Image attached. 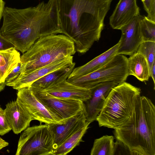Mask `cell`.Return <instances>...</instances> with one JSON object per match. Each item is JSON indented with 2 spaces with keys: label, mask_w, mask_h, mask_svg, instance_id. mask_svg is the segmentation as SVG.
<instances>
[{
  "label": "cell",
  "mask_w": 155,
  "mask_h": 155,
  "mask_svg": "<svg viewBox=\"0 0 155 155\" xmlns=\"http://www.w3.org/2000/svg\"><path fill=\"white\" fill-rule=\"evenodd\" d=\"M73 62V56L58 60L27 74L19 75L8 86L18 90L22 88L30 87L35 81L48 74L64 67H69Z\"/></svg>",
  "instance_id": "cell-12"
},
{
  "label": "cell",
  "mask_w": 155,
  "mask_h": 155,
  "mask_svg": "<svg viewBox=\"0 0 155 155\" xmlns=\"http://www.w3.org/2000/svg\"><path fill=\"white\" fill-rule=\"evenodd\" d=\"M20 53L14 48L0 51V82H5L8 75L21 62Z\"/></svg>",
  "instance_id": "cell-20"
},
{
  "label": "cell",
  "mask_w": 155,
  "mask_h": 155,
  "mask_svg": "<svg viewBox=\"0 0 155 155\" xmlns=\"http://www.w3.org/2000/svg\"><path fill=\"white\" fill-rule=\"evenodd\" d=\"M141 89L124 81L113 88L96 120L100 127L115 129L132 116L140 96Z\"/></svg>",
  "instance_id": "cell-5"
},
{
  "label": "cell",
  "mask_w": 155,
  "mask_h": 155,
  "mask_svg": "<svg viewBox=\"0 0 155 155\" xmlns=\"http://www.w3.org/2000/svg\"><path fill=\"white\" fill-rule=\"evenodd\" d=\"M112 0H57L62 34L83 54L98 41Z\"/></svg>",
  "instance_id": "cell-2"
},
{
  "label": "cell",
  "mask_w": 155,
  "mask_h": 155,
  "mask_svg": "<svg viewBox=\"0 0 155 155\" xmlns=\"http://www.w3.org/2000/svg\"><path fill=\"white\" fill-rule=\"evenodd\" d=\"M87 122L85 107L64 123L48 124L54 135V150L68 136Z\"/></svg>",
  "instance_id": "cell-13"
},
{
  "label": "cell",
  "mask_w": 155,
  "mask_h": 155,
  "mask_svg": "<svg viewBox=\"0 0 155 155\" xmlns=\"http://www.w3.org/2000/svg\"><path fill=\"white\" fill-rule=\"evenodd\" d=\"M150 75L153 79L154 85V89H155V61H154L151 67L150 70Z\"/></svg>",
  "instance_id": "cell-30"
},
{
  "label": "cell",
  "mask_w": 155,
  "mask_h": 155,
  "mask_svg": "<svg viewBox=\"0 0 155 155\" xmlns=\"http://www.w3.org/2000/svg\"><path fill=\"white\" fill-rule=\"evenodd\" d=\"M0 34L23 54L39 38L62 33L57 0L23 9L6 7Z\"/></svg>",
  "instance_id": "cell-1"
},
{
  "label": "cell",
  "mask_w": 155,
  "mask_h": 155,
  "mask_svg": "<svg viewBox=\"0 0 155 155\" xmlns=\"http://www.w3.org/2000/svg\"><path fill=\"white\" fill-rule=\"evenodd\" d=\"M6 85L5 81L2 83L0 82V91L4 90Z\"/></svg>",
  "instance_id": "cell-33"
},
{
  "label": "cell",
  "mask_w": 155,
  "mask_h": 155,
  "mask_svg": "<svg viewBox=\"0 0 155 155\" xmlns=\"http://www.w3.org/2000/svg\"><path fill=\"white\" fill-rule=\"evenodd\" d=\"M140 26L143 42H155V22L140 15Z\"/></svg>",
  "instance_id": "cell-23"
},
{
  "label": "cell",
  "mask_w": 155,
  "mask_h": 155,
  "mask_svg": "<svg viewBox=\"0 0 155 155\" xmlns=\"http://www.w3.org/2000/svg\"><path fill=\"white\" fill-rule=\"evenodd\" d=\"M76 52L73 41L63 34L41 37L21 56L19 75L27 74L58 60L73 56Z\"/></svg>",
  "instance_id": "cell-4"
},
{
  "label": "cell",
  "mask_w": 155,
  "mask_h": 155,
  "mask_svg": "<svg viewBox=\"0 0 155 155\" xmlns=\"http://www.w3.org/2000/svg\"><path fill=\"white\" fill-rule=\"evenodd\" d=\"M112 136L106 135L95 139L91 155H114V142Z\"/></svg>",
  "instance_id": "cell-22"
},
{
  "label": "cell",
  "mask_w": 155,
  "mask_h": 155,
  "mask_svg": "<svg viewBox=\"0 0 155 155\" xmlns=\"http://www.w3.org/2000/svg\"><path fill=\"white\" fill-rule=\"evenodd\" d=\"M137 0H119L109 18V23L113 29L120 30L134 18L140 15Z\"/></svg>",
  "instance_id": "cell-15"
},
{
  "label": "cell",
  "mask_w": 155,
  "mask_h": 155,
  "mask_svg": "<svg viewBox=\"0 0 155 155\" xmlns=\"http://www.w3.org/2000/svg\"><path fill=\"white\" fill-rule=\"evenodd\" d=\"M136 52L141 54L146 58L150 70L155 61V42H143L139 46Z\"/></svg>",
  "instance_id": "cell-24"
},
{
  "label": "cell",
  "mask_w": 155,
  "mask_h": 155,
  "mask_svg": "<svg viewBox=\"0 0 155 155\" xmlns=\"http://www.w3.org/2000/svg\"><path fill=\"white\" fill-rule=\"evenodd\" d=\"M11 130L5 118L4 110L0 107V135L3 136Z\"/></svg>",
  "instance_id": "cell-26"
},
{
  "label": "cell",
  "mask_w": 155,
  "mask_h": 155,
  "mask_svg": "<svg viewBox=\"0 0 155 155\" xmlns=\"http://www.w3.org/2000/svg\"><path fill=\"white\" fill-rule=\"evenodd\" d=\"M75 63L69 67L54 71L40 78L30 86L31 88L45 89L62 81L67 79L74 69Z\"/></svg>",
  "instance_id": "cell-19"
},
{
  "label": "cell",
  "mask_w": 155,
  "mask_h": 155,
  "mask_svg": "<svg viewBox=\"0 0 155 155\" xmlns=\"http://www.w3.org/2000/svg\"><path fill=\"white\" fill-rule=\"evenodd\" d=\"M4 110L7 123L15 134H18L25 130L33 120L16 100L8 103Z\"/></svg>",
  "instance_id": "cell-16"
},
{
  "label": "cell",
  "mask_w": 155,
  "mask_h": 155,
  "mask_svg": "<svg viewBox=\"0 0 155 155\" xmlns=\"http://www.w3.org/2000/svg\"><path fill=\"white\" fill-rule=\"evenodd\" d=\"M127 65L129 75H133L142 82L148 81L150 77V69L143 55L135 52L127 58Z\"/></svg>",
  "instance_id": "cell-18"
},
{
  "label": "cell",
  "mask_w": 155,
  "mask_h": 155,
  "mask_svg": "<svg viewBox=\"0 0 155 155\" xmlns=\"http://www.w3.org/2000/svg\"><path fill=\"white\" fill-rule=\"evenodd\" d=\"M14 48V45L0 34V51Z\"/></svg>",
  "instance_id": "cell-29"
},
{
  "label": "cell",
  "mask_w": 155,
  "mask_h": 155,
  "mask_svg": "<svg viewBox=\"0 0 155 155\" xmlns=\"http://www.w3.org/2000/svg\"><path fill=\"white\" fill-rule=\"evenodd\" d=\"M8 143L0 137V150L8 145Z\"/></svg>",
  "instance_id": "cell-32"
},
{
  "label": "cell",
  "mask_w": 155,
  "mask_h": 155,
  "mask_svg": "<svg viewBox=\"0 0 155 155\" xmlns=\"http://www.w3.org/2000/svg\"><path fill=\"white\" fill-rule=\"evenodd\" d=\"M30 87L37 99L62 124L85 108L81 101L56 97L41 89Z\"/></svg>",
  "instance_id": "cell-8"
},
{
  "label": "cell",
  "mask_w": 155,
  "mask_h": 155,
  "mask_svg": "<svg viewBox=\"0 0 155 155\" xmlns=\"http://www.w3.org/2000/svg\"><path fill=\"white\" fill-rule=\"evenodd\" d=\"M65 79L43 89L48 94L56 97L78 100L85 102L91 97V89L81 88Z\"/></svg>",
  "instance_id": "cell-14"
},
{
  "label": "cell",
  "mask_w": 155,
  "mask_h": 155,
  "mask_svg": "<svg viewBox=\"0 0 155 155\" xmlns=\"http://www.w3.org/2000/svg\"><path fill=\"white\" fill-rule=\"evenodd\" d=\"M90 123H87L66 138L54 150L53 155H65L79 145L89 127Z\"/></svg>",
  "instance_id": "cell-21"
},
{
  "label": "cell",
  "mask_w": 155,
  "mask_h": 155,
  "mask_svg": "<svg viewBox=\"0 0 155 155\" xmlns=\"http://www.w3.org/2000/svg\"><path fill=\"white\" fill-rule=\"evenodd\" d=\"M127 58L122 54H116L108 62L97 70L82 76L66 80L78 87L90 89L102 82L114 81L119 84L126 81L129 76Z\"/></svg>",
  "instance_id": "cell-6"
},
{
  "label": "cell",
  "mask_w": 155,
  "mask_h": 155,
  "mask_svg": "<svg viewBox=\"0 0 155 155\" xmlns=\"http://www.w3.org/2000/svg\"><path fill=\"white\" fill-rule=\"evenodd\" d=\"M5 3L3 0H0V21L2 17L3 12L5 8Z\"/></svg>",
  "instance_id": "cell-31"
},
{
  "label": "cell",
  "mask_w": 155,
  "mask_h": 155,
  "mask_svg": "<svg viewBox=\"0 0 155 155\" xmlns=\"http://www.w3.org/2000/svg\"><path fill=\"white\" fill-rule=\"evenodd\" d=\"M140 15L120 29L122 35L118 42L117 54L130 55L136 52L143 42L140 26Z\"/></svg>",
  "instance_id": "cell-10"
},
{
  "label": "cell",
  "mask_w": 155,
  "mask_h": 155,
  "mask_svg": "<svg viewBox=\"0 0 155 155\" xmlns=\"http://www.w3.org/2000/svg\"><path fill=\"white\" fill-rule=\"evenodd\" d=\"M114 134L131 155H155V107L151 100L140 96L132 116Z\"/></svg>",
  "instance_id": "cell-3"
},
{
  "label": "cell",
  "mask_w": 155,
  "mask_h": 155,
  "mask_svg": "<svg viewBox=\"0 0 155 155\" xmlns=\"http://www.w3.org/2000/svg\"><path fill=\"white\" fill-rule=\"evenodd\" d=\"M118 42L106 51L85 64L74 68L68 78L76 77L88 74L102 67L117 54Z\"/></svg>",
  "instance_id": "cell-17"
},
{
  "label": "cell",
  "mask_w": 155,
  "mask_h": 155,
  "mask_svg": "<svg viewBox=\"0 0 155 155\" xmlns=\"http://www.w3.org/2000/svg\"><path fill=\"white\" fill-rule=\"evenodd\" d=\"M21 62L8 75L5 79L6 85L7 86L16 80L21 74Z\"/></svg>",
  "instance_id": "cell-27"
},
{
  "label": "cell",
  "mask_w": 155,
  "mask_h": 155,
  "mask_svg": "<svg viewBox=\"0 0 155 155\" xmlns=\"http://www.w3.org/2000/svg\"><path fill=\"white\" fill-rule=\"evenodd\" d=\"M127 153V154L131 155V152L130 149L120 141L117 140L114 142V155L124 154ZM127 154V153H126Z\"/></svg>",
  "instance_id": "cell-28"
},
{
  "label": "cell",
  "mask_w": 155,
  "mask_h": 155,
  "mask_svg": "<svg viewBox=\"0 0 155 155\" xmlns=\"http://www.w3.org/2000/svg\"><path fill=\"white\" fill-rule=\"evenodd\" d=\"M54 137L48 124L28 127L19 137L16 155H53Z\"/></svg>",
  "instance_id": "cell-7"
},
{
  "label": "cell",
  "mask_w": 155,
  "mask_h": 155,
  "mask_svg": "<svg viewBox=\"0 0 155 155\" xmlns=\"http://www.w3.org/2000/svg\"><path fill=\"white\" fill-rule=\"evenodd\" d=\"M118 84L114 81H106L97 84L91 89V97L84 102L87 121L91 123L96 120L110 91Z\"/></svg>",
  "instance_id": "cell-11"
},
{
  "label": "cell",
  "mask_w": 155,
  "mask_h": 155,
  "mask_svg": "<svg viewBox=\"0 0 155 155\" xmlns=\"http://www.w3.org/2000/svg\"><path fill=\"white\" fill-rule=\"evenodd\" d=\"M16 100L33 120L47 124H62L37 99L30 87L18 90Z\"/></svg>",
  "instance_id": "cell-9"
},
{
  "label": "cell",
  "mask_w": 155,
  "mask_h": 155,
  "mask_svg": "<svg viewBox=\"0 0 155 155\" xmlns=\"http://www.w3.org/2000/svg\"><path fill=\"white\" fill-rule=\"evenodd\" d=\"M144 8L147 13V18L155 22V0H141Z\"/></svg>",
  "instance_id": "cell-25"
}]
</instances>
